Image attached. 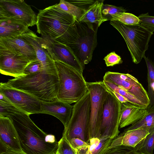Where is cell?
<instances>
[{
	"instance_id": "cell-23",
	"label": "cell",
	"mask_w": 154,
	"mask_h": 154,
	"mask_svg": "<svg viewBox=\"0 0 154 154\" xmlns=\"http://www.w3.org/2000/svg\"><path fill=\"white\" fill-rule=\"evenodd\" d=\"M103 0H96L88 8L79 21L95 23L99 27L107 20L103 16L102 11L103 4Z\"/></svg>"
},
{
	"instance_id": "cell-10",
	"label": "cell",
	"mask_w": 154,
	"mask_h": 154,
	"mask_svg": "<svg viewBox=\"0 0 154 154\" xmlns=\"http://www.w3.org/2000/svg\"><path fill=\"white\" fill-rule=\"evenodd\" d=\"M0 18L14 19L32 27L36 25L37 15L24 0H0Z\"/></svg>"
},
{
	"instance_id": "cell-4",
	"label": "cell",
	"mask_w": 154,
	"mask_h": 154,
	"mask_svg": "<svg viewBox=\"0 0 154 154\" xmlns=\"http://www.w3.org/2000/svg\"><path fill=\"white\" fill-rule=\"evenodd\" d=\"M54 63L59 79L57 99L69 104L76 103L88 91L83 74L63 62Z\"/></svg>"
},
{
	"instance_id": "cell-7",
	"label": "cell",
	"mask_w": 154,
	"mask_h": 154,
	"mask_svg": "<svg viewBox=\"0 0 154 154\" xmlns=\"http://www.w3.org/2000/svg\"><path fill=\"white\" fill-rule=\"evenodd\" d=\"M79 36L75 42L68 46L82 66L92 60L93 51L97 45V32L98 26L88 22H76Z\"/></svg>"
},
{
	"instance_id": "cell-34",
	"label": "cell",
	"mask_w": 154,
	"mask_h": 154,
	"mask_svg": "<svg viewBox=\"0 0 154 154\" xmlns=\"http://www.w3.org/2000/svg\"><path fill=\"white\" fill-rule=\"evenodd\" d=\"M21 111L13 104L0 102V117H7L14 112Z\"/></svg>"
},
{
	"instance_id": "cell-33",
	"label": "cell",
	"mask_w": 154,
	"mask_h": 154,
	"mask_svg": "<svg viewBox=\"0 0 154 154\" xmlns=\"http://www.w3.org/2000/svg\"><path fill=\"white\" fill-rule=\"evenodd\" d=\"M44 69L42 64L36 58L31 61L26 66L24 69V74L25 75H28Z\"/></svg>"
},
{
	"instance_id": "cell-29",
	"label": "cell",
	"mask_w": 154,
	"mask_h": 154,
	"mask_svg": "<svg viewBox=\"0 0 154 154\" xmlns=\"http://www.w3.org/2000/svg\"><path fill=\"white\" fill-rule=\"evenodd\" d=\"M118 21L127 25L138 24L140 22L138 17L126 12L119 13L112 16L110 21Z\"/></svg>"
},
{
	"instance_id": "cell-28",
	"label": "cell",
	"mask_w": 154,
	"mask_h": 154,
	"mask_svg": "<svg viewBox=\"0 0 154 154\" xmlns=\"http://www.w3.org/2000/svg\"><path fill=\"white\" fill-rule=\"evenodd\" d=\"M134 148L138 152L154 154V131L149 134Z\"/></svg>"
},
{
	"instance_id": "cell-12",
	"label": "cell",
	"mask_w": 154,
	"mask_h": 154,
	"mask_svg": "<svg viewBox=\"0 0 154 154\" xmlns=\"http://www.w3.org/2000/svg\"><path fill=\"white\" fill-rule=\"evenodd\" d=\"M103 80L124 88L141 102L146 108L149 106L150 100L147 92L137 79L132 75L108 71L105 73Z\"/></svg>"
},
{
	"instance_id": "cell-25",
	"label": "cell",
	"mask_w": 154,
	"mask_h": 154,
	"mask_svg": "<svg viewBox=\"0 0 154 154\" xmlns=\"http://www.w3.org/2000/svg\"><path fill=\"white\" fill-rule=\"evenodd\" d=\"M139 128H144L149 133L154 131V106L147 107L146 115L125 130H130Z\"/></svg>"
},
{
	"instance_id": "cell-9",
	"label": "cell",
	"mask_w": 154,
	"mask_h": 154,
	"mask_svg": "<svg viewBox=\"0 0 154 154\" xmlns=\"http://www.w3.org/2000/svg\"><path fill=\"white\" fill-rule=\"evenodd\" d=\"M108 91L104 104L100 137L108 136L113 139L120 132L121 103L111 92Z\"/></svg>"
},
{
	"instance_id": "cell-17",
	"label": "cell",
	"mask_w": 154,
	"mask_h": 154,
	"mask_svg": "<svg viewBox=\"0 0 154 154\" xmlns=\"http://www.w3.org/2000/svg\"><path fill=\"white\" fill-rule=\"evenodd\" d=\"M0 144L11 149L22 151L17 132L11 119L0 117Z\"/></svg>"
},
{
	"instance_id": "cell-26",
	"label": "cell",
	"mask_w": 154,
	"mask_h": 154,
	"mask_svg": "<svg viewBox=\"0 0 154 154\" xmlns=\"http://www.w3.org/2000/svg\"><path fill=\"white\" fill-rule=\"evenodd\" d=\"M143 58L147 68V93L150 100V104L148 107H153L154 106V62L145 56Z\"/></svg>"
},
{
	"instance_id": "cell-15",
	"label": "cell",
	"mask_w": 154,
	"mask_h": 154,
	"mask_svg": "<svg viewBox=\"0 0 154 154\" xmlns=\"http://www.w3.org/2000/svg\"><path fill=\"white\" fill-rule=\"evenodd\" d=\"M0 49L32 61L36 58L33 48L20 36L0 37Z\"/></svg>"
},
{
	"instance_id": "cell-37",
	"label": "cell",
	"mask_w": 154,
	"mask_h": 154,
	"mask_svg": "<svg viewBox=\"0 0 154 154\" xmlns=\"http://www.w3.org/2000/svg\"><path fill=\"white\" fill-rule=\"evenodd\" d=\"M73 148L77 152L82 150H86L89 146V143L78 138H73L69 141Z\"/></svg>"
},
{
	"instance_id": "cell-27",
	"label": "cell",
	"mask_w": 154,
	"mask_h": 154,
	"mask_svg": "<svg viewBox=\"0 0 154 154\" xmlns=\"http://www.w3.org/2000/svg\"><path fill=\"white\" fill-rule=\"evenodd\" d=\"M103 81L107 90L114 91L119 94L127 99L129 102L132 104L146 108L141 102L124 88L109 82L103 80Z\"/></svg>"
},
{
	"instance_id": "cell-31",
	"label": "cell",
	"mask_w": 154,
	"mask_h": 154,
	"mask_svg": "<svg viewBox=\"0 0 154 154\" xmlns=\"http://www.w3.org/2000/svg\"><path fill=\"white\" fill-rule=\"evenodd\" d=\"M126 11V10L122 7L108 4L103 5L102 11L103 17L107 20H110L112 16L114 15Z\"/></svg>"
},
{
	"instance_id": "cell-43",
	"label": "cell",
	"mask_w": 154,
	"mask_h": 154,
	"mask_svg": "<svg viewBox=\"0 0 154 154\" xmlns=\"http://www.w3.org/2000/svg\"><path fill=\"white\" fill-rule=\"evenodd\" d=\"M137 154H143V153H142L138 152H137Z\"/></svg>"
},
{
	"instance_id": "cell-18",
	"label": "cell",
	"mask_w": 154,
	"mask_h": 154,
	"mask_svg": "<svg viewBox=\"0 0 154 154\" xmlns=\"http://www.w3.org/2000/svg\"><path fill=\"white\" fill-rule=\"evenodd\" d=\"M20 36L33 48L37 58L42 64L44 69L49 71L57 70L54 61L47 51L42 46L40 37L29 29Z\"/></svg>"
},
{
	"instance_id": "cell-44",
	"label": "cell",
	"mask_w": 154,
	"mask_h": 154,
	"mask_svg": "<svg viewBox=\"0 0 154 154\" xmlns=\"http://www.w3.org/2000/svg\"><path fill=\"white\" fill-rule=\"evenodd\" d=\"M56 154H59V153H57L56 152Z\"/></svg>"
},
{
	"instance_id": "cell-13",
	"label": "cell",
	"mask_w": 154,
	"mask_h": 154,
	"mask_svg": "<svg viewBox=\"0 0 154 154\" xmlns=\"http://www.w3.org/2000/svg\"><path fill=\"white\" fill-rule=\"evenodd\" d=\"M40 40L54 61L63 62L83 74L84 69L69 46L47 37H40Z\"/></svg>"
},
{
	"instance_id": "cell-20",
	"label": "cell",
	"mask_w": 154,
	"mask_h": 154,
	"mask_svg": "<svg viewBox=\"0 0 154 154\" xmlns=\"http://www.w3.org/2000/svg\"><path fill=\"white\" fill-rule=\"evenodd\" d=\"M149 134L148 131L143 128L125 130L113 140L109 149L120 145L134 148Z\"/></svg>"
},
{
	"instance_id": "cell-22",
	"label": "cell",
	"mask_w": 154,
	"mask_h": 154,
	"mask_svg": "<svg viewBox=\"0 0 154 154\" xmlns=\"http://www.w3.org/2000/svg\"><path fill=\"white\" fill-rule=\"evenodd\" d=\"M29 26L24 23L13 19L0 18V37L21 35Z\"/></svg>"
},
{
	"instance_id": "cell-35",
	"label": "cell",
	"mask_w": 154,
	"mask_h": 154,
	"mask_svg": "<svg viewBox=\"0 0 154 154\" xmlns=\"http://www.w3.org/2000/svg\"><path fill=\"white\" fill-rule=\"evenodd\" d=\"M134 148L124 145L109 149L106 154H137Z\"/></svg>"
},
{
	"instance_id": "cell-40",
	"label": "cell",
	"mask_w": 154,
	"mask_h": 154,
	"mask_svg": "<svg viewBox=\"0 0 154 154\" xmlns=\"http://www.w3.org/2000/svg\"><path fill=\"white\" fill-rule=\"evenodd\" d=\"M0 102L13 104L9 99L3 94L0 92Z\"/></svg>"
},
{
	"instance_id": "cell-5",
	"label": "cell",
	"mask_w": 154,
	"mask_h": 154,
	"mask_svg": "<svg viewBox=\"0 0 154 154\" xmlns=\"http://www.w3.org/2000/svg\"><path fill=\"white\" fill-rule=\"evenodd\" d=\"M110 24L122 35L130 53L133 62L137 64L145 56L148 49V43L153 33L140 23L127 25L116 21Z\"/></svg>"
},
{
	"instance_id": "cell-16",
	"label": "cell",
	"mask_w": 154,
	"mask_h": 154,
	"mask_svg": "<svg viewBox=\"0 0 154 154\" xmlns=\"http://www.w3.org/2000/svg\"><path fill=\"white\" fill-rule=\"evenodd\" d=\"M73 106L57 99L50 102H42L40 113L53 116L59 119L64 127L71 117Z\"/></svg>"
},
{
	"instance_id": "cell-39",
	"label": "cell",
	"mask_w": 154,
	"mask_h": 154,
	"mask_svg": "<svg viewBox=\"0 0 154 154\" xmlns=\"http://www.w3.org/2000/svg\"><path fill=\"white\" fill-rule=\"evenodd\" d=\"M108 91L111 92L114 96L119 100L121 103H125L129 102L128 100L123 96L119 94L114 91L107 90Z\"/></svg>"
},
{
	"instance_id": "cell-42",
	"label": "cell",
	"mask_w": 154,
	"mask_h": 154,
	"mask_svg": "<svg viewBox=\"0 0 154 154\" xmlns=\"http://www.w3.org/2000/svg\"><path fill=\"white\" fill-rule=\"evenodd\" d=\"M85 154H92L88 148L87 149L86 151Z\"/></svg>"
},
{
	"instance_id": "cell-19",
	"label": "cell",
	"mask_w": 154,
	"mask_h": 154,
	"mask_svg": "<svg viewBox=\"0 0 154 154\" xmlns=\"http://www.w3.org/2000/svg\"><path fill=\"white\" fill-rule=\"evenodd\" d=\"M147 108L129 102L121 103L119 128H122L137 122L146 115Z\"/></svg>"
},
{
	"instance_id": "cell-36",
	"label": "cell",
	"mask_w": 154,
	"mask_h": 154,
	"mask_svg": "<svg viewBox=\"0 0 154 154\" xmlns=\"http://www.w3.org/2000/svg\"><path fill=\"white\" fill-rule=\"evenodd\" d=\"M103 60L107 66H113L122 63L123 61L121 57L115 51L110 52L105 57Z\"/></svg>"
},
{
	"instance_id": "cell-41",
	"label": "cell",
	"mask_w": 154,
	"mask_h": 154,
	"mask_svg": "<svg viewBox=\"0 0 154 154\" xmlns=\"http://www.w3.org/2000/svg\"><path fill=\"white\" fill-rule=\"evenodd\" d=\"M86 150H82L78 151H77V154H85Z\"/></svg>"
},
{
	"instance_id": "cell-8",
	"label": "cell",
	"mask_w": 154,
	"mask_h": 154,
	"mask_svg": "<svg viewBox=\"0 0 154 154\" xmlns=\"http://www.w3.org/2000/svg\"><path fill=\"white\" fill-rule=\"evenodd\" d=\"M86 85L90 94L91 102L88 133L89 140L93 138L100 137L104 104L109 92L103 81L86 82Z\"/></svg>"
},
{
	"instance_id": "cell-24",
	"label": "cell",
	"mask_w": 154,
	"mask_h": 154,
	"mask_svg": "<svg viewBox=\"0 0 154 154\" xmlns=\"http://www.w3.org/2000/svg\"><path fill=\"white\" fill-rule=\"evenodd\" d=\"M113 140L108 136L91 138L88 148L92 154H106Z\"/></svg>"
},
{
	"instance_id": "cell-30",
	"label": "cell",
	"mask_w": 154,
	"mask_h": 154,
	"mask_svg": "<svg viewBox=\"0 0 154 154\" xmlns=\"http://www.w3.org/2000/svg\"><path fill=\"white\" fill-rule=\"evenodd\" d=\"M56 152L59 154H77V152L63 134L62 138L58 142V148Z\"/></svg>"
},
{
	"instance_id": "cell-11",
	"label": "cell",
	"mask_w": 154,
	"mask_h": 154,
	"mask_svg": "<svg viewBox=\"0 0 154 154\" xmlns=\"http://www.w3.org/2000/svg\"><path fill=\"white\" fill-rule=\"evenodd\" d=\"M0 92L14 105L29 115L40 113L42 101L33 96L11 87L5 82L0 83Z\"/></svg>"
},
{
	"instance_id": "cell-32",
	"label": "cell",
	"mask_w": 154,
	"mask_h": 154,
	"mask_svg": "<svg viewBox=\"0 0 154 154\" xmlns=\"http://www.w3.org/2000/svg\"><path fill=\"white\" fill-rule=\"evenodd\" d=\"M140 23L150 32L154 31V16L149 15L148 13L142 14L138 17Z\"/></svg>"
},
{
	"instance_id": "cell-21",
	"label": "cell",
	"mask_w": 154,
	"mask_h": 154,
	"mask_svg": "<svg viewBox=\"0 0 154 154\" xmlns=\"http://www.w3.org/2000/svg\"><path fill=\"white\" fill-rule=\"evenodd\" d=\"M95 1L91 0H60V2L56 5L58 8L72 15L79 21Z\"/></svg>"
},
{
	"instance_id": "cell-1",
	"label": "cell",
	"mask_w": 154,
	"mask_h": 154,
	"mask_svg": "<svg viewBox=\"0 0 154 154\" xmlns=\"http://www.w3.org/2000/svg\"><path fill=\"white\" fill-rule=\"evenodd\" d=\"M76 18L58 8L56 4L39 10L37 15V33L69 46L78 38Z\"/></svg>"
},
{
	"instance_id": "cell-6",
	"label": "cell",
	"mask_w": 154,
	"mask_h": 154,
	"mask_svg": "<svg viewBox=\"0 0 154 154\" xmlns=\"http://www.w3.org/2000/svg\"><path fill=\"white\" fill-rule=\"evenodd\" d=\"M91 97L89 91L73 106L70 121L64 127L63 134L69 141L78 138L89 143V127L91 109Z\"/></svg>"
},
{
	"instance_id": "cell-14",
	"label": "cell",
	"mask_w": 154,
	"mask_h": 154,
	"mask_svg": "<svg viewBox=\"0 0 154 154\" xmlns=\"http://www.w3.org/2000/svg\"><path fill=\"white\" fill-rule=\"evenodd\" d=\"M31 61L6 50L0 49L1 74L19 78L25 75L24 69Z\"/></svg>"
},
{
	"instance_id": "cell-3",
	"label": "cell",
	"mask_w": 154,
	"mask_h": 154,
	"mask_svg": "<svg viewBox=\"0 0 154 154\" xmlns=\"http://www.w3.org/2000/svg\"><path fill=\"white\" fill-rule=\"evenodd\" d=\"M5 83L33 96L42 102H50L57 99L59 79L57 70L44 69L9 79Z\"/></svg>"
},
{
	"instance_id": "cell-38",
	"label": "cell",
	"mask_w": 154,
	"mask_h": 154,
	"mask_svg": "<svg viewBox=\"0 0 154 154\" xmlns=\"http://www.w3.org/2000/svg\"><path fill=\"white\" fill-rule=\"evenodd\" d=\"M4 146L5 149L2 151L0 152V154H26L23 151H17Z\"/></svg>"
},
{
	"instance_id": "cell-2",
	"label": "cell",
	"mask_w": 154,
	"mask_h": 154,
	"mask_svg": "<svg viewBox=\"0 0 154 154\" xmlns=\"http://www.w3.org/2000/svg\"><path fill=\"white\" fill-rule=\"evenodd\" d=\"M23 111L8 116L17 132L22 151L26 154H56L58 142L55 136L39 128Z\"/></svg>"
}]
</instances>
